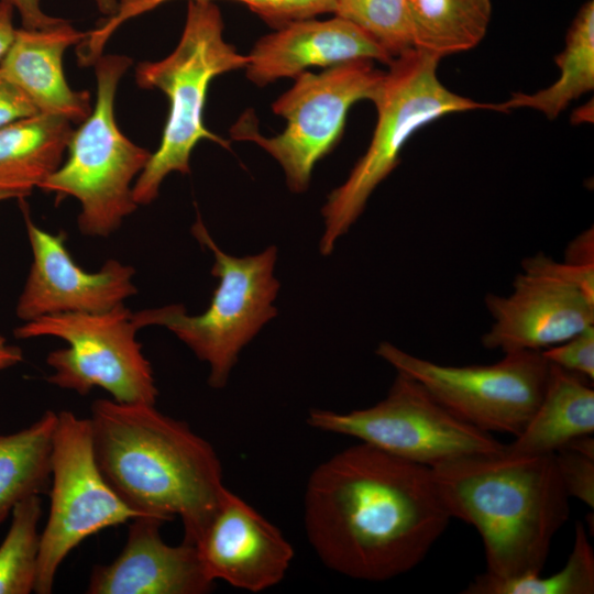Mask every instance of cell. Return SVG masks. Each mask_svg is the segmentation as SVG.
Returning a JSON list of instances; mask_svg holds the SVG:
<instances>
[{"label": "cell", "mask_w": 594, "mask_h": 594, "mask_svg": "<svg viewBox=\"0 0 594 594\" xmlns=\"http://www.w3.org/2000/svg\"><path fill=\"white\" fill-rule=\"evenodd\" d=\"M61 116L36 113L0 129V191L24 198L62 165L73 134Z\"/></svg>", "instance_id": "cell-20"}, {"label": "cell", "mask_w": 594, "mask_h": 594, "mask_svg": "<svg viewBox=\"0 0 594 594\" xmlns=\"http://www.w3.org/2000/svg\"><path fill=\"white\" fill-rule=\"evenodd\" d=\"M513 287L507 296L485 297L494 321L482 338L487 349L542 351L594 324V295L574 284L524 271Z\"/></svg>", "instance_id": "cell-14"}, {"label": "cell", "mask_w": 594, "mask_h": 594, "mask_svg": "<svg viewBox=\"0 0 594 594\" xmlns=\"http://www.w3.org/2000/svg\"><path fill=\"white\" fill-rule=\"evenodd\" d=\"M245 75L258 87L295 78L312 67L371 59L389 65L393 57L352 22L334 15L289 22L262 36L246 55Z\"/></svg>", "instance_id": "cell-17"}, {"label": "cell", "mask_w": 594, "mask_h": 594, "mask_svg": "<svg viewBox=\"0 0 594 594\" xmlns=\"http://www.w3.org/2000/svg\"><path fill=\"white\" fill-rule=\"evenodd\" d=\"M414 47L439 57L469 51L485 36L491 0H407Z\"/></svg>", "instance_id": "cell-23"}, {"label": "cell", "mask_w": 594, "mask_h": 594, "mask_svg": "<svg viewBox=\"0 0 594 594\" xmlns=\"http://www.w3.org/2000/svg\"><path fill=\"white\" fill-rule=\"evenodd\" d=\"M144 516L131 508L102 475L89 418L57 413L51 453L50 515L40 536L34 592L52 593L66 557L88 537Z\"/></svg>", "instance_id": "cell-12"}, {"label": "cell", "mask_w": 594, "mask_h": 594, "mask_svg": "<svg viewBox=\"0 0 594 594\" xmlns=\"http://www.w3.org/2000/svg\"><path fill=\"white\" fill-rule=\"evenodd\" d=\"M450 520L429 466L364 442L320 463L305 490L309 543L326 566L356 580L410 571Z\"/></svg>", "instance_id": "cell-1"}, {"label": "cell", "mask_w": 594, "mask_h": 594, "mask_svg": "<svg viewBox=\"0 0 594 594\" xmlns=\"http://www.w3.org/2000/svg\"><path fill=\"white\" fill-rule=\"evenodd\" d=\"M13 11L14 9L0 1V62L9 51L15 34V28L13 25Z\"/></svg>", "instance_id": "cell-33"}, {"label": "cell", "mask_w": 594, "mask_h": 594, "mask_svg": "<svg viewBox=\"0 0 594 594\" xmlns=\"http://www.w3.org/2000/svg\"><path fill=\"white\" fill-rule=\"evenodd\" d=\"M307 422L429 468L463 455L501 453L505 448L491 433L451 414L417 381L398 372L387 396L377 404L349 413L312 409Z\"/></svg>", "instance_id": "cell-10"}, {"label": "cell", "mask_w": 594, "mask_h": 594, "mask_svg": "<svg viewBox=\"0 0 594 594\" xmlns=\"http://www.w3.org/2000/svg\"><path fill=\"white\" fill-rule=\"evenodd\" d=\"M132 65L124 55H101L94 64L97 97L89 117L73 131L67 158L38 188L80 202L79 231L87 237H108L118 230L138 204L133 180L152 153L128 139L114 118L120 79Z\"/></svg>", "instance_id": "cell-6"}, {"label": "cell", "mask_w": 594, "mask_h": 594, "mask_svg": "<svg viewBox=\"0 0 594 594\" xmlns=\"http://www.w3.org/2000/svg\"><path fill=\"white\" fill-rule=\"evenodd\" d=\"M23 360L22 350L9 344L6 338L0 334V371L10 369Z\"/></svg>", "instance_id": "cell-34"}, {"label": "cell", "mask_w": 594, "mask_h": 594, "mask_svg": "<svg viewBox=\"0 0 594 594\" xmlns=\"http://www.w3.org/2000/svg\"><path fill=\"white\" fill-rule=\"evenodd\" d=\"M440 58L418 48L398 55L388 65L372 100L377 121L370 145L345 182L333 189L322 207L324 231L320 252L330 254L363 212L374 189L393 172L408 139L424 125L450 113L502 111L449 90L438 79Z\"/></svg>", "instance_id": "cell-5"}, {"label": "cell", "mask_w": 594, "mask_h": 594, "mask_svg": "<svg viewBox=\"0 0 594 594\" xmlns=\"http://www.w3.org/2000/svg\"><path fill=\"white\" fill-rule=\"evenodd\" d=\"M430 469L451 518L479 531L487 573L540 574L551 541L570 514L553 453L504 450L463 455Z\"/></svg>", "instance_id": "cell-3"}, {"label": "cell", "mask_w": 594, "mask_h": 594, "mask_svg": "<svg viewBox=\"0 0 594 594\" xmlns=\"http://www.w3.org/2000/svg\"><path fill=\"white\" fill-rule=\"evenodd\" d=\"M557 468L569 497L594 508V439L592 435L572 439L554 453Z\"/></svg>", "instance_id": "cell-28"}, {"label": "cell", "mask_w": 594, "mask_h": 594, "mask_svg": "<svg viewBox=\"0 0 594 594\" xmlns=\"http://www.w3.org/2000/svg\"><path fill=\"white\" fill-rule=\"evenodd\" d=\"M164 520L139 516L131 520L127 541L109 564L94 566L89 594H204L213 587L197 547L166 543L160 534Z\"/></svg>", "instance_id": "cell-16"}, {"label": "cell", "mask_w": 594, "mask_h": 594, "mask_svg": "<svg viewBox=\"0 0 594 594\" xmlns=\"http://www.w3.org/2000/svg\"><path fill=\"white\" fill-rule=\"evenodd\" d=\"M10 198H13V197L11 195L7 194V193L0 191V201L6 200V199H10Z\"/></svg>", "instance_id": "cell-36"}, {"label": "cell", "mask_w": 594, "mask_h": 594, "mask_svg": "<svg viewBox=\"0 0 594 594\" xmlns=\"http://www.w3.org/2000/svg\"><path fill=\"white\" fill-rule=\"evenodd\" d=\"M40 495L30 496L11 512L9 530L0 544V594L34 592L40 552Z\"/></svg>", "instance_id": "cell-26"}, {"label": "cell", "mask_w": 594, "mask_h": 594, "mask_svg": "<svg viewBox=\"0 0 594 594\" xmlns=\"http://www.w3.org/2000/svg\"><path fill=\"white\" fill-rule=\"evenodd\" d=\"M88 32L68 21L42 30L16 29L0 68L32 101L38 112L81 123L92 111L88 91L70 88L63 70L65 51Z\"/></svg>", "instance_id": "cell-18"}, {"label": "cell", "mask_w": 594, "mask_h": 594, "mask_svg": "<svg viewBox=\"0 0 594 594\" xmlns=\"http://www.w3.org/2000/svg\"><path fill=\"white\" fill-rule=\"evenodd\" d=\"M464 594H592L594 593V551L584 525L575 524L574 542L568 561L560 571L541 578L524 574L497 578L487 572L479 574Z\"/></svg>", "instance_id": "cell-25"}, {"label": "cell", "mask_w": 594, "mask_h": 594, "mask_svg": "<svg viewBox=\"0 0 594 594\" xmlns=\"http://www.w3.org/2000/svg\"><path fill=\"white\" fill-rule=\"evenodd\" d=\"M541 352L549 363L593 381L594 324Z\"/></svg>", "instance_id": "cell-29"}, {"label": "cell", "mask_w": 594, "mask_h": 594, "mask_svg": "<svg viewBox=\"0 0 594 594\" xmlns=\"http://www.w3.org/2000/svg\"><path fill=\"white\" fill-rule=\"evenodd\" d=\"M56 422L57 413L46 410L29 427L0 435V526L16 504L47 488Z\"/></svg>", "instance_id": "cell-21"}, {"label": "cell", "mask_w": 594, "mask_h": 594, "mask_svg": "<svg viewBox=\"0 0 594 594\" xmlns=\"http://www.w3.org/2000/svg\"><path fill=\"white\" fill-rule=\"evenodd\" d=\"M191 233L215 256L211 274L219 284L207 310L189 316L184 306L168 305L132 312V319L139 329L162 326L172 331L208 363L209 385L222 388L241 350L276 316L273 302L279 290L274 276L277 251L271 245L255 255H229L217 245L199 217Z\"/></svg>", "instance_id": "cell-7"}, {"label": "cell", "mask_w": 594, "mask_h": 594, "mask_svg": "<svg viewBox=\"0 0 594 594\" xmlns=\"http://www.w3.org/2000/svg\"><path fill=\"white\" fill-rule=\"evenodd\" d=\"M376 354L422 385L462 421L487 433L518 436L536 411L549 362L538 350L505 353L490 365H442L382 342Z\"/></svg>", "instance_id": "cell-11"}, {"label": "cell", "mask_w": 594, "mask_h": 594, "mask_svg": "<svg viewBox=\"0 0 594 594\" xmlns=\"http://www.w3.org/2000/svg\"><path fill=\"white\" fill-rule=\"evenodd\" d=\"M594 432V391L585 377L549 363L542 398L509 454L554 453L572 439Z\"/></svg>", "instance_id": "cell-19"}, {"label": "cell", "mask_w": 594, "mask_h": 594, "mask_svg": "<svg viewBox=\"0 0 594 594\" xmlns=\"http://www.w3.org/2000/svg\"><path fill=\"white\" fill-rule=\"evenodd\" d=\"M95 3L98 10L108 18L116 13L119 0H95Z\"/></svg>", "instance_id": "cell-35"}, {"label": "cell", "mask_w": 594, "mask_h": 594, "mask_svg": "<svg viewBox=\"0 0 594 594\" xmlns=\"http://www.w3.org/2000/svg\"><path fill=\"white\" fill-rule=\"evenodd\" d=\"M333 14L359 26L393 58L414 47L407 0H337Z\"/></svg>", "instance_id": "cell-27"}, {"label": "cell", "mask_w": 594, "mask_h": 594, "mask_svg": "<svg viewBox=\"0 0 594 594\" xmlns=\"http://www.w3.org/2000/svg\"><path fill=\"white\" fill-rule=\"evenodd\" d=\"M23 207L33 262L16 304L19 319L26 322L57 314L102 312L138 293L133 267L108 260L98 272H87L72 258L66 235L38 228Z\"/></svg>", "instance_id": "cell-13"}, {"label": "cell", "mask_w": 594, "mask_h": 594, "mask_svg": "<svg viewBox=\"0 0 594 594\" xmlns=\"http://www.w3.org/2000/svg\"><path fill=\"white\" fill-rule=\"evenodd\" d=\"M246 64V55L224 40L222 15L213 0H188L175 50L161 61L141 62L135 67L136 85L161 90L169 103L160 146L133 185L138 205L152 202L168 174L190 173V156L201 140L229 148V143L204 123L207 92L213 78Z\"/></svg>", "instance_id": "cell-4"}, {"label": "cell", "mask_w": 594, "mask_h": 594, "mask_svg": "<svg viewBox=\"0 0 594 594\" xmlns=\"http://www.w3.org/2000/svg\"><path fill=\"white\" fill-rule=\"evenodd\" d=\"M384 75L371 59L337 64L318 74L304 72L272 103L273 112L286 120L279 134L262 135L253 118L244 114L232 128V136L261 146L283 168L289 190L304 193L316 163L340 141L350 108L364 99L372 101Z\"/></svg>", "instance_id": "cell-8"}, {"label": "cell", "mask_w": 594, "mask_h": 594, "mask_svg": "<svg viewBox=\"0 0 594 594\" xmlns=\"http://www.w3.org/2000/svg\"><path fill=\"white\" fill-rule=\"evenodd\" d=\"M10 4L20 15L22 28L42 30L54 26L64 19L51 16L41 8V0H0Z\"/></svg>", "instance_id": "cell-31"}, {"label": "cell", "mask_w": 594, "mask_h": 594, "mask_svg": "<svg viewBox=\"0 0 594 594\" xmlns=\"http://www.w3.org/2000/svg\"><path fill=\"white\" fill-rule=\"evenodd\" d=\"M132 312L120 304L102 312H67L26 321L19 339L55 337L68 346L47 354L48 383L86 396L102 388L120 403L155 405L158 391L150 362L136 340Z\"/></svg>", "instance_id": "cell-9"}, {"label": "cell", "mask_w": 594, "mask_h": 594, "mask_svg": "<svg viewBox=\"0 0 594 594\" xmlns=\"http://www.w3.org/2000/svg\"><path fill=\"white\" fill-rule=\"evenodd\" d=\"M195 546L211 581L253 593L278 584L294 558L282 531L229 490Z\"/></svg>", "instance_id": "cell-15"}, {"label": "cell", "mask_w": 594, "mask_h": 594, "mask_svg": "<svg viewBox=\"0 0 594 594\" xmlns=\"http://www.w3.org/2000/svg\"><path fill=\"white\" fill-rule=\"evenodd\" d=\"M559 78L534 94L516 92L499 103L503 112L531 108L556 119L569 103L594 88V2L586 1L576 13L565 37L564 50L554 57Z\"/></svg>", "instance_id": "cell-22"}, {"label": "cell", "mask_w": 594, "mask_h": 594, "mask_svg": "<svg viewBox=\"0 0 594 594\" xmlns=\"http://www.w3.org/2000/svg\"><path fill=\"white\" fill-rule=\"evenodd\" d=\"M172 0H119L116 13L108 16L78 45V58L92 65L102 55L111 35L124 22ZM245 4L273 29L289 22L333 13L337 0H233Z\"/></svg>", "instance_id": "cell-24"}, {"label": "cell", "mask_w": 594, "mask_h": 594, "mask_svg": "<svg viewBox=\"0 0 594 594\" xmlns=\"http://www.w3.org/2000/svg\"><path fill=\"white\" fill-rule=\"evenodd\" d=\"M89 421L99 469L114 492L144 516L178 517L184 541L196 544L228 490L212 446L152 404L97 399Z\"/></svg>", "instance_id": "cell-2"}, {"label": "cell", "mask_w": 594, "mask_h": 594, "mask_svg": "<svg viewBox=\"0 0 594 594\" xmlns=\"http://www.w3.org/2000/svg\"><path fill=\"white\" fill-rule=\"evenodd\" d=\"M565 261L576 264H594L593 229L579 235L568 248Z\"/></svg>", "instance_id": "cell-32"}, {"label": "cell", "mask_w": 594, "mask_h": 594, "mask_svg": "<svg viewBox=\"0 0 594 594\" xmlns=\"http://www.w3.org/2000/svg\"><path fill=\"white\" fill-rule=\"evenodd\" d=\"M36 113L29 97L0 68V129Z\"/></svg>", "instance_id": "cell-30"}]
</instances>
